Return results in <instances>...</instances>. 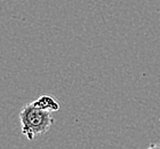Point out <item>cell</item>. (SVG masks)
Segmentation results:
<instances>
[{
  "instance_id": "7a4b0ae2",
  "label": "cell",
  "mask_w": 160,
  "mask_h": 149,
  "mask_svg": "<svg viewBox=\"0 0 160 149\" xmlns=\"http://www.w3.org/2000/svg\"><path fill=\"white\" fill-rule=\"evenodd\" d=\"M32 103L36 107L40 108V109L47 110V111H50V113H56V111L60 110V103H58V101L52 95H48V94H43V95L38 98Z\"/></svg>"
},
{
  "instance_id": "6da1fadb",
  "label": "cell",
  "mask_w": 160,
  "mask_h": 149,
  "mask_svg": "<svg viewBox=\"0 0 160 149\" xmlns=\"http://www.w3.org/2000/svg\"><path fill=\"white\" fill-rule=\"evenodd\" d=\"M20 120L22 133L30 141L36 139V136L48 132L54 123L50 111L40 109L32 102L28 103L22 108Z\"/></svg>"
}]
</instances>
